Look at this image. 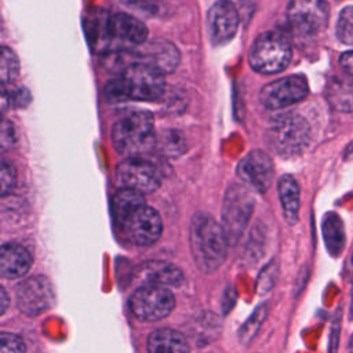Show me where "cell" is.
Instances as JSON below:
<instances>
[{"instance_id":"obj_1","label":"cell","mask_w":353,"mask_h":353,"mask_svg":"<svg viewBox=\"0 0 353 353\" xmlns=\"http://www.w3.org/2000/svg\"><path fill=\"white\" fill-rule=\"evenodd\" d=\"M87 30L91 46L99 52L141 46L148 37L145 23L125 12L99 11L90 19Z\"/></svg>"},{"instance_id":"obj_2","label":"cell","mask_w":353,"mask_h":353,"mask_svg":"<svg viewBox=\"0 0 353 353\" xmlns=\"http://www.w3.org/2000/svg\"><path fill=\"white\" fill-rule=\"evenodd\" d=\"M189 240L193 259L201 272L211 273L223 263L230 243L223 226L212 216L204 212L194 214L190 222Z\"/></svg>"},{"instance_id":"obj_3","label":"cell","mask_w":353,"mask_h":353,"mask_svg":"<svg viewBox=\"0 0 353 353\" xmlns=\"http://www.w3.org/2000/svg\"><path fill=\"white\" fill-rule=\"evenodd\" d=\"M159 70L145 62L128 65L120 77L110 80L105 87L109 101H154L165 90V81Z\"/></svg>"},{"instance_id":"obj_4","label":"cell","mask_w":353,"mask_h":353,"mask_svg":"<svg viewBox=\"0 0 353 353\" xmlns=\"http://www.w3.org/2000/svg\"><path fill=\"white\" fill-rule=\"evenodd\" d=\"M154 121L150 113L139 110L120 117L112 128L114 149L127 157H138L156 143Z\"/></svg>"},{"instance_id":"obj_5","label":"cell","mask_w":353,"mask_h":353,"mask_svg":"<svg viewBox=\"0 0 353 353\" xmlns=\"http://www.w3.org/2000/svg\"><path fill=\"white\" fill-rule=\"evenodd\" d=\"M268 139L277 154L294 157L309 145L310 125L301 114L284 113L273 120L268 131Z\"/></svg>"},{"instance_id":"obj_6","label":"cell","mask_w":353,"mask_h":353,"mask_svg":"<svg viewBox=\"0 0 353 353\" xmlns=\"http://www.w3.org/2000/svg\"><path fill=\"white\" fill-rule=\"evenodd\" d=\"M291 57V44L284 34L265 32L255 39L251 47L250 63L258 73L274 74L288 66Z\"/></svg>"},{"instance_id":"obj_7","label":"cell","mask_w":353,"mask_h":353,"mask_svg":"<svg viewBox=\"0 0 353 353\" xmlns=\"http://www.w3.org/2000/svg\"><path fill=\"white\" fill-rule=\"evenodd\" d=\"M244 185H230L225 193L222 204V226L230 244L241 237L254 211V196Z\"/></svg>"},{"instance_id":"obj_8","label":"cell","mask_w":353,"mask_h":353,"mask_svg":"<svg viewBox=\"0 0 353 353\" xmlns=\"http://www.w3.org/2000/svg\"><path fill=\"white\" fill-rule=\"evenodd\" d=\"M175 306V298L167 287L142 285L130 299L132 314L146 323H154L165 319Z\"/></svg>"},{"instance_id":"obj_9","label":"cell","mask_w":353,"mask_h":353,"mask_svg":"<svg viewBox=\"0 0 353 353\" xmlns=\"http://www.w3.org/2000/svg\"><path fill=\"white\" fill-rule=\"evenodd\" d=\"M117 225L125 239L139 247L154 244L163 232V222L159 212L146 204L132 210Z\"/></svg>"},{"instance_id":"obj_10","label":"cell","mask_w":353,"mask_h":353,"mask_svg":"<svg viewBox=\"0 0 353 353\" xmlns=\"http://www.w3.org/2000/svg\"><path fill=\"white\" fill-rule=\"evenodd\" d=\"M116 179L121 188L153 193L160 188L161 174L156 165L141 156L127 157L116 168Z\"/></svg>"},{"instance_id":"obj_11","label":"cell","mask_w":353,"mask_h":353,"mask_svg":"<svg viewBox=\"0 0 353 353\" xmlns=\"http://www.w3.org/2000/svg\"><path fill=\"white\" fill-rule=\"evenodd\" d=\"M17 306L26 316H39L55 302L54 288L46 276H33L17 287Z\"/></svg>"},{"instance_id":"obj_12","label":"cell","mask_w":353,"mask_h":353,"mask_svg":"<svg viewBox=\"0 0 353 353\" xmlns=\"http://www.w3.org/2000/svg\"><path fill=\"white\" fill-rule=\"evenodd\" d=\"M291 28L303 36L320 33L328 22V6L324 0H292L287 8Z\"/></svg>"},{"instance_id":"obj_13","label":"cell","mask_w":353,"mask_h":353,"mask_svg":"<svg viewBox=\"0 0 353 353\" xmlns=\"http://www.w3.org/2000/svg\"><path fill=\"white\" fill-rule=\"evenodd\" d=\"M307 94V80L301 74H292L266 84L261 90L259 98L268 109H283L302 101Z\"/></svg>"},{"instance_id":"obj_14","label":"cell","mask_w":353,"mask_h":353,"mask_svg":"<svg viewBox=\"0 0 353 353\" xmlns=\"http://www.w3.org/2000/svg\"><path fill=\"white\" fill-rule=\"evenodd\" d=\"M273 161L268 153L254 149L247 153L237 165V176L250 190L265 193L273 181Z\"/></svg>"},{"instance_id":"obj_15","label":"cell","mask_w":353,"mask_h":353,"mask_svg":"<svg viewBox=\"0 0 353 353\" xmlns=\"http://www.w3.org/2000/svg\"><path fill=\"white\" fill-rule=\"evenodd\" d=\"M208 28L211 40L216 46L230 41L239 28V14L229 0H219L208 11Z\"/></svg>"},{"instance_id":"obj_16","label":"cell","mask_w":353,"mask_h":353,"mask_svg":"<svg viewBox=\"0 0 353 353\" xmlns=\"http://www.w3.org/2000/svg\"><path fill=\"white\" fill-rule=\"evenodd\" d=\"M134 280L142 285L176 287L183 280L179 268L164 261H148L138 265L134 270Z\"/></svg>"},{"instance_id":"obj_17","label":"cell","mask_w":353,"mask_h":353,"mask_svg":"<svg viewBox=\"0 0 353 353\" xmlns=\"http://www.w3.org/2000/svg\"><path fill=\"white\" fill-rule=\"evenodd\" d=\"M142 61L156 70H159L161 74H167L174 72L179 65V51L178 48L165 40H156L149 43L141 52Z\"/></svg>"},{"instance_id":"obj_18","label":"cell","mask_w":353,"mask_h":353,"mask_svg":"<svg viewBox=\"0 0 353 353\" xmlns=\"http://www.w3.org/2000/svg\"><path fill=\"white\" fill-rule=\"evenodd\" d=\"M30 252L21 244L7 243L0 252V273L4 279H18L32 266Z\"/></svg>"},{"instance_id":"obj_19","label":"cell","mask_w":353,"mask_h":353,"mask_svg":"<svg viewBox=\"0 0 353 353\" xmlns=\"http://www.w3.org/2000/svg\"><path fill=\"white\" fill-rule=\"evenodd\" d=\"M325 98L338 112H353V76H332L325 87Z\"/></svg>"},{"instance_id":"obj_20","label":"cell","mask_w":353,"mask_h":353,"mask_svg":"<svg viewBox=\"0 0 353 353\" xmlns=\"http://www.w3.org/2000/svg\"><path fill=\"white\" fill-rule=\"evenodd\" d=\"M148 353H189V346L179 331L159 328L148 338Z\"/></svg>"},{"instance_id":"obj_21","label":"cell","mask_w":353,"mask_h":353,"mask_svg":"<svg viewBox=\"0 0 353 353\" xmlns=\"http://www.w3.org/2000/svg\"><path fill=\"white\" fill-rule=\"evenodd\" d=\"M279 197L283 208L284 219L288 225L294 226L299 218V203H301V190L296 179L291 175H283L279 179Z\"/></svg>"},{"instance_id":"obj_22","label":"cell","mask_w":353,"mask_h":353,"mask_svg":"<svg viewBox=\"0 0 353 353\" xmlns=\"http://www.w3.org/2000/svg\"><path fill=\"white\" fill-rule=\"evenodd\" d=\"M323 234L325 245L332 256H338L345 247V228L341 218L330 212L323 222Z\"/></svg>"},{"instance_id":"obj_23","label":"cell","mask_w":353,"mask_h":353,"mask_svg":"<svg viewBox=\"0 0 353 353\" xmlns=\"http://www.w3.org/2000/svg\"><path fill=\"white\" fill-rule=\"evenodd\" d=\"M142 204H146L143 193L128 188H121L120 190H117L112 199V210L116 223Z\"/></svg>"},{"instance_id":"obj_24","label":"cell","mask_w":353,"mask_h":353,"mask_svg":"<svg viewBox=\"0 0 353 353\" xmlns=\"http://www.w3.org/2000/svg\"><path fill=\"white\" fill-rule=\"evenodd\" d=\"M156 143L161 152L170 157L181 156L186 149L185 137L178 130H165L157 138Z\"/></svg>"},{"instance_id":"obj_25","label":"cell","mask_w":353,"mask_h":353,"mask_svg":"<svg viewBox=\"0 0 353 353\" xmlns=\"http://www.w3.org/2000/svg\"><path fill=\"white\" fill-rule=\"evenodd\" d=\"M19 73V61L15 52L3 46L0 52V80L1 85H7L15 81Z\"/></svg>"},{"instance_id":"obj_26","label":"cell","mask_w":353,"mask_h":353,"mask_svg":"<svg viewBox=\"0 0 353 353\" xmlns=\"http://www.w3.org/2000/svg\"><path fill=\"white\" fill-rule=\"evenodd\" d=\"M336 36L343 44L353 46V6H347L341 11L336 23Z\"/></svg>"},{"instance_id":"obj_27","label":"cell","mask_w":353,"mask_h":353,"mask_svg":"<svg viewBox=\"0 0 353 353\" xmlns=\"http://www.w3.org/2000/svg\"><path fill=\"white\" fill-rule=\"evenodd\" d=\"M266 317V306H259L254 313L252 316L245 321V324L240 328V332H239V336H240V341L243 343H247L250 339H252V336L255 335L256 330L259 328L261 323L265 320Z\"/></svg>"},{"instance_id":"obj_28","label":"cell","mask_w":353,"mask_h":353,"mask_svg":"<svg viewBox=\"0 0 353 353\" xmlns=\"http://www.w3.org/2000/svg\"><path fill=\"white\" fill-rule=\"evenodd\" d=\"M17 181V170L7 160H1L0 167V192L1 194H7L14 186Z\"/></svg>"},{"instance_id":"obj_29","label":"cell","mask_w":353,"mask_h":353,"mask_svg":"<svg viewBox=\"0 0 353 353\" xmlns=\"http://www.w3.org/2000/svg\"><path fill=\"white\" fill-rule=\"evenodd\" d=\"M0 353H26L23 341L11 332H1Z\"/></svg>"},{"instance_id":"obj_30","label":"cell","mask_w":353,"mask_h":353,"mask_svg":"<svg viewBox=\"0 0 353 353\" xmlns=\"http://www.w3.org/2000/svg\"><path fill=\"white\" fill-rule=\"evenodd\" d=\"M15 142V130L11 121L4 120L1 125V148L7 149Z\"/></svg>"},{"instance_id":"obj_31","label":"cell","mask_w":353,"mask_h":353,"mask_svg":"<svg viewBox=\"0 0 353 353\" xmlns=\"http://www.w3.org/2000/svg\"><path fill=\"white\" fill-rule=\"evenodd\" d=\"M14 103L17 108H25L30 102V94L25 87H19L17 91L10 94V103Z\"/></svg>"},{"instance_id":"obj_32","label":"cell","mask_w":353,"mask_h":353,"mask_svg":"<svg viewBox=\"0 0 353 353\" xmlns=\"http://www.w3.org/2000/svg\"><path fill=\"white\" fill-rule=\"evenodd\" d=\"M339 63H341L342 69H343L347 74L353 76V51L343 52V54L341 55V58H339Z\"/></svg>"},{"instance_id":"obj_33","label":"cell","mask_w":353,"mask_h":353,"mask_svg":"<svg viewBox=\"0 0 353 353\" xmlns=\"http://www.w3.org/2000/svg\"><path fill=\"white\" fill-rule=\"evenodd\" d=\"M7 306H8V295H7L6 290L1 287V288H0V313H1V314L6 313Z\"/></svg>"},{"instance_id":"obj_34","label":"cell","mask_w":353,"mask_h":353,"mask_svg":"<svg viewBox=\"0 0 353 353\" xmlns=\"http://www.w3.org/2000/svg\"><path fill=\"white\" fill-rule=\"evenodd\" d=\"M353 154V141L349 143V146L346 148V150H345V157H349V156H352Z\"/></svg>"}]
</instances>
